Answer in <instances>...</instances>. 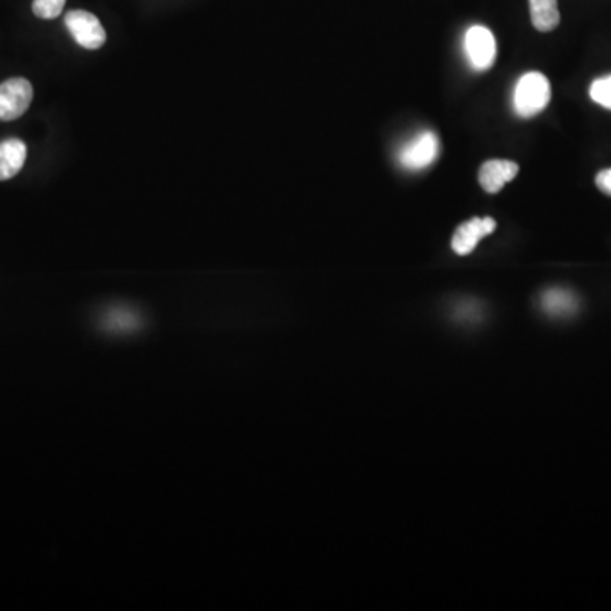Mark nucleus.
Masks as SVG:
<instances>
[{"label": "nucleus", "instance_id": "1", "mask_svg": "<svg viewBox=\"0 0 611 611\" xmlns=\"http://www.w3.org/2000/svg\"><path fill=\"white\" fill-rule=\"evenodd\" d=\"M550 102V82L539 72H528L518 80L513 96V106L518 116L535 118Z\"/></svg>", "mask_w": 611, "mask_h": 611}, {"label": "nucleus", "instance_id": "2", "mask_svg": "<svg viewBox=\"0 0 611 611\" xmlns=\"http://www.w3.org/2000/svg\"><path fill=\"white\" fill-rule=\"evenodd\" d=\"M34 90L26 79H9L0 84V121H14L28 111Z\"/></svg>", "mask_w": 611, "mask_h": 611}, {"label": "nucleus", "instance_id": "3", "mask_svg": "<svg viewBox=\"0 0 611 611\" xmlns=\"http://www.w3.org/2000/svg\"><path fill=\"white\" fill-rule=\"evenodd\" d=\"M65 26L85 50H99L107 40L106 29L99 17L87 11H70L65 16Z\"/></svg>", "mask_w": 611, "mask_h": 611}, {"label": "nucleus", "instance_id": "4", "mask_svg": "<svg viewBox=\"0 0 611 611\" xmlns=\"http://www.w3.org/2000/svg\"><path fill=\"white\" fill-rule=\"evenodd\" d=\"M466 55L472 67L484 72L493 67L496 60V40L493 33L484 26H472L466 33L464 40Z\"/></svg>", "mask_w": 611, "mask_h": 611}, {"label": "nucleus", "instance_id": "5", "mask_svg": "<svg viewBox=\"0 0 611 611\" xmlns=\"http://www.w3.org/2000/svg\"><path fill=\"white\" fill-rule=\"evenodd\" d=\"M438 138L432 131H423L415 140L404 145L399 152V162L410 170H421L437 160Z\"/></svg>", "mask_w": 611, "mask_h": 611}, {"label": "nucleus", "instance_id": "6", "mask_svg": "<svg viewBox=\"0 0 611 611\" xmlns=\"http://www.w3.org/2000/svg\"><path fill=\"white\" fill-rule=\"evenodd\" d=\"M496 230L493 218H472L455 230L452 248L457 255H469L476 250L479 242Z\"/></svg>", "mask_w": 611, "mask_h": 611}, {"label": "nucleus", "instance_id": "7", "mask_svg": "<svg viewBox=\"0 0 611 611\" xmlns=\"http://www.w3.org/2000/svg\"><path fill=\"white\" fill-rule=\"evenodd\" d=\"M518 170V163L510 160H489L481 165L479 184L489 194H496L503 189V185L515 179Z\"/></svg>", "mask_w": 611, "mask_h": 611}, {"label": "nucleus", "instance_id": "8", "mask_svg": "<svg viewBox=\"0 0 611 611\" xmlns=\"http://www.w3.org/2000/svg\"><path fill=\"white\" fill-rule=\"evenodd\" d=\"M28 148L17 138L0 143V182L16 177L23 170Z\"/></svg>", "mask_w": 611, "mask_h": 611}, {"label": "nucleus", "instance_id": "9", "mask_svg": "<svg viewBox=\"0 0 611 611\" xmlns=\"http://www.w3.org/2000/svg\"><path fill=\"white\" fill-rule=\"evenodd\" d=\"M533 28L540 33H550L561 23L557 0H530Z\"/></svg>", "mask_w": 611, "mask_h": 611}, {"label": "nucleus", "instance_id": "10", "mask_svg": "<svg viewBox=\"0 0 611 611\" xmlns=\"http://www.w3.org/2000/svg\"><path fill=\"white\" fill-rule=\"evenodd\" d=\"M542 306L552 316H562V314L572 313L576 309V299L571 292L552 289V291L545 292L544 298H542Z\"/></svg>", "mask_w": 611, "mask_h": 611}, {"label": "nucleus", "instance_id": "11", "mask_svg": "<svg viewBox=\"0 0 611 611\" xmlns=\"http://www.w3.org/2000/svg\"><path fill=\"white\" fill-rule=\"evenodd\" d=\"M104 326L111 333H124V331H133L138 328V316L126 311H118V313L109 314L104 318Z\"/></svg>", "mask_w": 611, "mask_h": 611}, {"label": "nucleus", "instance_id": "12", "mask_svg": "<svg viewBox=\"0 0 611 611\" xmlns=\"http://www.w3.org/2000/svg\"><path fill=\"white\" fill-rule=\"evenodd\" d=\"M589 96L596 104L611 111V75L596 79L589 87Z\"/></svg>", "mask_w": 611, "mask_h": 611}, {"label": "nucleus", "instance_id": "13", "mask_svg": "<svg viewBox=\"0 0 611 611\" xmlns=\"http://www.w3.org/2000/svg\"><path fill=\"white\" fill-rule=\"evenodd\" d=\"M67 0H34V16L40 19H57L63 12Z\"/></svg>", "mask_w": 611, "mask_h": 611}, {"label": "nucleus", "instance_id": "14", "mask_svg": "<svg viewBox=\"0 0 611 611\" xmlns=\"http://www.w3.org/2000/svg\"><path fill=\"white\" fill-rule=\"evenodd\" d=\"M596 185L601 192L611 196V169L601 170L600 174L596 175Z\"/></svg>", "mask_w": 611, "mask_h": 611}]
</instances>
